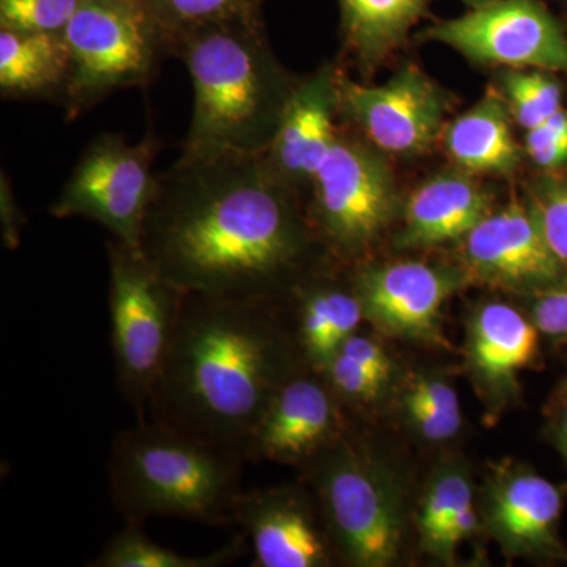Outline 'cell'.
Returning a JSON list of instances; mask_svg holds the SVG:
<instances>
[{
  "instance_id": "cell-10",
  "label": "cell",
  "mask_w": 567,
  "mask_h": 567,
  "mask_svg": "<svg viewBox=\"0 0 567 567\" xmlns=\"http://www.w3.org/2000/svg\"><path fill=\"white\" fill-rule=\"evenodd\" d=\"M334 92L338 117L379 152L420 155L445 130V93L415 65L382 85L360 84L336 69Z\"/></svg>"
},
{
  "instance_id": "cell-25",
  "label": "cell",
  "mask_w": 567,
  "mask_h": 567,
  "mask_svg": "<svg viewBox=\"0 0 567 567\" xmlns=\"http://www.w3.org/2000/svg\"><path fill=\"white\" fill-rule=\"evenodd\" d=\"M399 413L412 434L425 443L450 442L464 425L456 390L436 372L406 377L399 394Z\"/></svg>"
},
{
  "instance_id": "cell-15",
  "label": "cell",
  "mask_w": 567,
  "mask_h": 567,
  "mask_svg": "<svg viewBox=\"0 0 567 567\" xmlns=\"http://www.w3.org/2000/svg\"><path fill=\"white\" fill-rule=\"evenodd\" d=\"M233 524L251 543L252 567H328L338 559L315 492L306 483L241 492Z\"/></svg>"
},
{
  "instance_id": "cell-6",
  "label": "cell",
  "mask_w": 567,
  "mask_h": 567,
  "mask_svg": "<svg viewBox=\"0 0 567 567\" xmlns=\"http://www.w3.org/2000/svg\"><path fill=\"white\" fill-rule=\"evenodd\" d=\"M107 260L115 379L137 421H145L153 386L173 344L183 293L137 246L111 237Z\"/></svg>"
},
{
  "instance_id": "cell-18",
  "label": "cell",
  "mask_w": 567,
  "mask_h": 567,
  "mask_svg": "<svg viewBox=\"0 0 567 567\" xmlns=\"http://www.w3.org/2000/svg\"><path fill=\"white\" fill-rule=\"evenodd\" d=\"M336 66H323L295 89L270 147L264 152L271 173L295 193L311 192L320 164L333 145L338 126Z\"/></svg>"
},
{
  "instance_id": "cell-31",
  "label": "cell",
  "mask_w": 567,
  "mask_h": 567,
  "mask_svg": "<svg viewBox=\"0 0 567 567\" xmlns=\"http://www.w3.org/2000/svg\"><path fill=\"white\" fill-rule=\"evenodd\" d=\"M525 148L543 169H557L567 163V111L555 112L546 122L529 130Z\"/></svg>"
},
{
  "instance_id": "cell-29",
  "label": "cell",
  "mask_w": 567,
  "mask_h": 567,
  "mask_svg": "<svg viewBox=\"0 0 567 567\" xmlns=\"http://www.w3.org/2000/svg\"><path fill=\"white\" fill-rule=\"evenodd\" d=\"M527 203L547 245L567 274V174L537 183Z\"/></svg>"
},
{
  "instance_id": "cell-34",
  "label": "cell",
  "mask_w": 567,
  "mask_h": 567,
  "mask_svg": "<svg viewBox=\"0 0 567 567\" xmlns=\"http://www.w3.org/2000/svg\"><path fill=\"white\" fill-rule=\"evenodd\" d=\"M25 224V215L14 199L9 178L2 171L0 182V229H2L3 246L7 249H17L21 245L22 227Z\"/></svg>"
},
{
  "instance_id": "cell-13",
  "label": "cell",
  "mask_w": 567,
  "mask_h": 567,
  "mask_svg": "<svg viewBox=\"0 0 567 567\" xmlns=\"http://www.w3.org/2000/svg\"><path fill=\"white\" fill-rule=\"evenodd\" d=\"M468 282L462 267L415 260L363 265L352 276L364 320L375 331L435 347L447 346L443 306Z\"/></svg>"
},
{
  "instance_id": "cell-5",
  "label": "cell",
  "mask_w": 567,
  "mask_h": 567,
  "mask_svg": "<svg viewBox=\"0 0 567 567\" xmlns=\"http://www.w3.org/2000/svg\"><path fill=\"white\" fill-rule=\"evenodd\" d=\"M301 470L339 561L354 567L398 561L405 533L404 494L382 457L347 431Z\"/></svg>"
},
{
  "instance_id": "cell-23",
  "label": "cell",
  "mask_w": 567,
  "mask_h": 567,
  "mask_svg": "<svg viewBox=\"0 0 567 567\" xmlns=\"http://www.w3.org/2000/svg\"><path fill=\"white\" fill-rule=\"evenodd\" d=\"M429 0H341L347 51L363 70L375 69L406 40Z\"/></svg>"
},
{
  "instance_id": "cell-12",
  "label": "cell",
  "mask_w": 567,
  "mask_h": 567,
  "mask_svg": "<svg viewBox=\"0 0 567 567\" xmlns=\"http://www.w3.org/2000/svg\"><path fill=\"white\" fill-rule=\"evenodd\" d=\"M483 532L507 559L566 563L561 516L567 487L551 483L514 458L488 464L480 491Z\"/></svg>"
},
{
  "instance_id": "cell-32",
  "label": "cell",
  "mask_w": 567,
  "mask_h": 567,
  "mask_svg": "<svg viewBox=\"0 0 567 567\" xmlns=\"http://www.w3.org/2000/svg\"><path fill=\"white\" fill-rule=\"evenodd\" d=\"M529 319L537 330L555 344L567 342V279L533 295Z\"/></svg>"
},
{
  "instance_id": "cell-14",
  "label": "cell",
  "mask_w": 567,
  "mask_h": 567,
  "mask_svg": "<svg viewBox=\"0 0 567 567\" xmlns=\"http://www.w3.org/2000/svg\"><path fill=\"white\" fill-rule=\"evenodd\" d=\"M462 270L470 282L533 295L567 279L528 203L492 210L461 240Z\"/></svg>"
},
{
  "instance_id": "cell-2",
  "label": "cell",
  "mask_w": 567,
  "mask_h": 567,
  "mask_svg": "<svg viewBox=\"0 0 567 567\" xmlns=\"http://www.w3.org/2000/svg\"><path fill=\"white\" fill-rule=\"evenodd\" d=\"M303 369L286 297L183 293L147 420L248 462L265 410Z\"/></svg>"
},
{
  "instance_id": "cell-4",
  "label": "cell",
  "mask_w": 567,
  "mask_h": 567,
  "mask_svg": "<svg viewBox=\"0 0 567 567\" xmlns=\"http://www.w3.org/2000/svg\"><path fill=\"white\" fill-rule=\"evenodd\" d=\"M245 461L151 420L137 421L112 443L110 491L126 524L177 517L233 524Z\"/></svg>"
},
{
  "instance_id": "cell-16",
  "label": "cell",
  "mask_w": 567,
  "mask_h": 567,
  "mask_svg": "<svg viewBox=\"0 0 567 567\" xmlns=\"http://www.w3.org/2000/svg\"><path fill=\"white\" fill-rule=\"evenodd\" d=\"M349 431L346 409L312 369L287 380L260 417L246 461L303 466Z\"/></svg>"
},
{
  "instance_id": "cell-21",
  "label": "cell",
  "mask_w": 567,
  "mask_h": 567,
  "mask_svg": "<svg viewBox=\"0 0 567 567\" xmlns=\"http://www.w3.org/2000/svg\"><path fill=\"white\" fill-rule=\"evenodd\" d=\"M71 52L63 32L0 28V92L3 99L62 104L69 87Z\"/></svg>"
},
{
  "instance_id": "cell-7",
  "label": "cell",
  "mask_w": 567,
  "mask_h": 567,
  "mask_svg": "<svg viewBox=\"0 0 567 567\" xmlns=\"http://www.w3.org/2000/svg\"><path fill=\"white\" fill-rule=\"evenodd\" d=\"M63 35L71 52L62 102L69 121L111 93L144 87L167 55L145 0H84Z\"/></svg>"
},
{
  "instance_id": "cell-37",
  "label": "cell",
  "mask_w": 567,
  "mask_h": 567,
  "mask_svg": "<svg viewBox=\"0 0 567 567\" xmlns=\"http://www.w3.org/2000/svg\"><path fill=\"white\" fill-rule=\"evenodd\" d=\"M464 2L470 9H476V7L486 6V3L492 2V0H464Z\"/></svg>"
},
{
  "instance_id": "cell-19",
  "label": "cell",
  "mask_w": 567,
  "mask_h": 567,
  "mask_svg": "<svg viewBox=\"0 0 567 567\" xmlns=\"http://www.w3.org/2000/svg\"><path fill=\"white\" fill-rule=\"evenodd\" d=\"M286 305L301 358L316 372H322L365 322L352 278L342 286L312 271L286 295Z\"/></svg>"
},
{
  "instance_id": "cell-28",
  "label": "cell",
  "mask_w": 567,
  "mask_h": 567,
  "mask_svg": "<svg viewBox=\"0 0 567 567\" xmlns=\"http://www.w3.org/2000/svg\"><path fill=\"white\" fill-rule=\"evenodd\" d=\"M502 84L511 114L527 132L561 110V89L539 71H507Z\"/></svg>"
},
{
  "instance_id": "cell-17",
  "label": "cell",
  "mask_w": 567,
  "mask_h": 567,
  "mask_svg": "<svg viewBox=\"0 0 567 567\" xmlns=\"http://www.w3.org/2000/svg\"><path fill=\"white\" fill-rule=\"evenodd\" d=\"M539 338L529 316L503 301L477 305L466 319L465 368L477 398L494 423L520 401L518 374L539 357Z\"/></svg>"
},
{
  "instance_id": "cell-24",
  "label": "cell",
  "mask_w": 567,
  "mask_h": 567,
  "mask_svg": "<svg viewBox=\"0 0 567 567\" xmlns=\"http://www.w3.org/2000/svg\"><path fill=\"white\" fill-rule=\"evenodd\" d=\"M476 502L468 468L462 462L450 461L436 466L425 484L416 513V532L421 550L447 565V535L458 513Z\"/></svg>"
},
{
  "instance_id": "cell-9",
  "label": "cell",
  "mask_w": 567,
  "mask_h": 567,
  "mask_svg": "<svg viewBox=\"0 0 567 567\" xmlns=\"http://www.w3.org/2000/svg\"><path fill=\"white\" fill-rule=\"evenodd\" d=\"M156 148L158 141L152 132L140 144H130L118 134L96 137L51 204V215L91 219L123 244L140 248L142 224L155 189Z\"/></svg>"
},
{
  "instance_id": "cell-36",
  "label": "cell",
  "mask_w": 567,
  "mask_h": 567,
  "mask_svg": "<svg viewBox=\"0 0 567 567\" xmlns=\"http://www.w3.org/2000/svg\"><path fill=\"white\" fill-rule=\"evenodd\" d=\"M565 399H567V374L565 379L561 380V383H559L557 386V390H555L554 395H551L550 410L554 409V406L561 404Z\"/></svg>"
},
{
  "instance_id": "cell-3",
  "label": "cell",
  "mask_w": 567,
  "mask_h": 567,
  "mask_svg": "<svg viewBox=\"0 0 567 567\" xmlns=\"http://www.w3.org/2000/svg\"><path fill=\"white\" fill-rule=\"evenodd\" d=\"M167 55L185 62L194 111L181 159L270 147L300 82H289L264 39L260 21L207 25L175 37Z\"/></svg>"
},
{
  "instance_id": "cell-22",
  "label": "cell",
  "mask_w": 567,
  "mask_h": 567,
  "mask_svg": "<svg viewBox=\"0 0 567 567\" xmlns=\"http://www.w3.org/2000/svg\"><path fill=\"white\" fill-rule=\"evenodd\" d=\"M442 142L447 158L470 175L511 174L522 162V148L511 132L509 110L498 93H487L445 126Z\"/></svg>"
},
{
  "instance_id": "cell-30",
  "label": "cell",
  "mask_w": 567,
  "mask_h": 567,
  "mask_svg": "<svg viewBox=\"0 0 567 567\" xmlns=\"http://www.w3.org/2000/svg\"><path fill=\"white\" fill-rule=\"evenodd\" d=\"M84 0H0V28L63 32Z\"/></svg>"
},
{
  "instance_id": "cell-11",
  "label": "cell",
  "mask_w": 567,
  "mask_h": 567,
  "mask_svg": "<svg viewBox=\"0 0 567 567\" xmlns=\"http://www.w3.org/2000/svg\"><path fill=\"white\" fill-rule=\"evenodd\" d=\"M423 37L472 62L567 73L566 33L540 0H492L432 25Z\"/></svg>"
},
{
  "instance_id": "cell-35",
  "label": "cell",
  "mask_w": 567,
  "mask_h": 567,
  "mask_svg": "<svg viewBox=\"0 0 567 567\" xmlns=\"http://www.w3.org/2000/svg\"><path fill=\"white\" fill-rule=\"evenodd\" d=\"M548 412L551 416L550 424H548V436L567 466V399Z\"/></svg>"
},
{
  "instance_id": "cell-1",
  "label": "cell",
  "mask_w": 567,
  "mask_h": 567,
  "mask_svg": "<svg viewBox=\"0 0 567 567\" xmlns=\"http://www.w3.org/2000/svg\"><path fill=\"white\" fill-rule=\"evenodd\" d=\"M315 246L308 210L264 153L178 158L156 175L140 240L182 293L226 298L286 297L315 271Z\"/></svg>"
},
{
  "instance_id": "cell-26",
  "label": "cell",
  "mask_w": 567,
  "mask_h": 567,
  "mask_svg": "<svg viewBox=\"0 0 567 567\" xmlns=\"http://www.w3.org/2000/svg\"><path fill=\"white\" fill-rule=\"evenodd\" d=\"M142 525L126 524L89 563L92 567H221L245 554L246 537H233L226 546L207 555H183L159 546L142 532Z\"/></svg>"
},
{
  "instance_id": "cell-33",
  "label": "cell",
  "mask_w": 567,
  "mask_h": 567,
  "mask_svg": "<svg viewBox=\"0 0 567 567\" xmlns=\"http://www.w3.org/2000/svg\"><path fill=\"white\" fill-rule=\"evenodd\" d=\"M339 350L352 357L358 363L365 365L383 382L390 383L391 377L394 374V363L377 339L371 338V336L354 333L347 339Z\"/></svg>"
},
{
  "instance_id": "cell-20",
  "label": "cell",
  "mask_w": 567,
  "mask_h": 567,
  "mask_svg": "<svg viewBox=\"0 0 567 567\" xmlns=\"http://www.w3.org/2000/svg\"><path fill=\"white\" fill-rule=\"evenodd\" d=\"M494 210L491 194L470 174H439L421 183L404 205V224L395 245L425 249L461 241Z\"/></svg>"
},
{
  "instance_id": "cell-27",
  "label": "cell",
  "mask_w": 567,
  "mask_h": 567,
  "mask_svg": "<svg viewBox=\"0 0 567 567\" xmlns=\"http://www.w3.org/2000/svg\"><path fill=\"white\" fill-rule=\"evenodd\" d=\"M260 0H145L162 32L164 47L194 29L259 21Z\"/></svg>"
},
{
  "instance_id": "cell-8",
  "label": "cell",
  "mask_w": 567,
  "mask_h": 567,
  "mask_svg": "<svg viewBox=\"0 0 567 567\" xmlns=\"http://www.w3.org/2000/svg\"><path fill=\"white\" fill-rule=\"evenodd\" d=\"M398 196L393 173L375 147L339 128L311 186L309 219L323 251L352 262L393 223Z\"/></svg>"
}]
</instances>
